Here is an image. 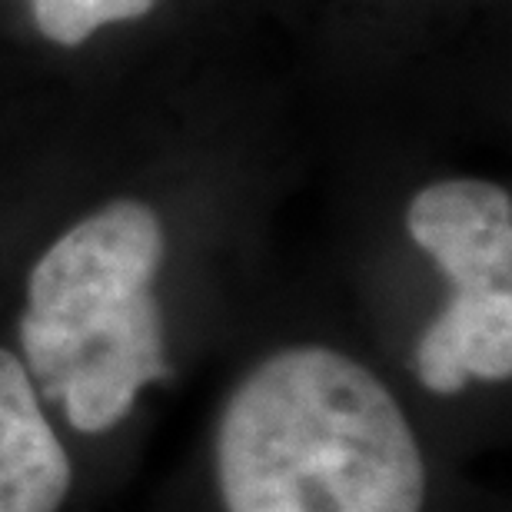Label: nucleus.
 <instances>
[{
    "label": "nucleus",
    "mask_w": 512,
    "mask_h": 512,
    "mask_svg": "<svg viewBox=\"0 0 512 512\" xmlns=\"http://www.w3.org/2000/svg\"><path fill=\"white\" fill-rule=\"evenodd\" d=\"M157 0H30L37 30L60 47H77L117 20H133L150 14Z\"/></svg>",
    "instance_id": "obj_6"
},
{
    "label": "nucleus",
    "mask_w": 512,
    "mask_h": 512,
    "mask_svg": "<svg viewBox=\"0 0 512 512\" xmlns=\"http://www.w3.org/2000/svg\"><path fill=\"white\" fill-rule=\"evenodd\" d=\"M419 383L439 396L469 380L503 383L512 376V296L449 300L416 346Z\"/></svg>",
    "instance_id": "obj_5"
},
{
    "label": "nucleus",
    "mask_w": 512,
    "mask_h": 512,
    "mask_svg": "<svg viewBox=\"0 0 512 512\" xmlns=\"http://www.w3.org/2000/svg\"><path fill=\"white\" fill-rule=\"evenodd\" d=\"M227 512H423L426 466L393 393L330 346H290L223 406Z\"/></svg>",
    "instance_id": "obj_1"
},
{
    "label": "nucleus",
    "mask_w": 512,
    "mask_h": 512,
    "mask_svg": "<svg viewBox=\"0 0 512 512\" xmlns=\"http://www.w3.org/2000/svg\"><path fill=\"white\" fill-rule=\"evenodd\" d=\"M160 217L114 200L67 230L27 280L20 346L30 380L80 433H107L147 383L167 380L160 306Z\"/></svg>",
    "instance_id": "obj_2"
},
{
    "label": "nucleus",
    "mask_w": 512,
    "mask_h": 512,
    "mask_svg": "<svg viewBox=\"0 0 512 512\" xmlns=\"http://www.w3.org/2000/svg\"><path fill=\"white\" fill-rule=\"evenodd\" d=\"M409 237L423 247L456 300L512 296V197L489 180H439L413 197Z\"/></svg>",
    "instance_id": "obj_3"
},
{
    "label": "nucleus",
    "mask_w": 512,
    "mask_h": 512,
    "mask_svg": "<svg viewBox=\"0 0 512 512\" xmlns=\"http://www.w3.org/2000/svg\"><path fill=\"white\" fill-rule=\"evenodd\" d=\"M70 459L50 429L27 366L0 350V512H60Z\"/></svg>",
    "instance_id": "obj_4"
}]
</instances>
